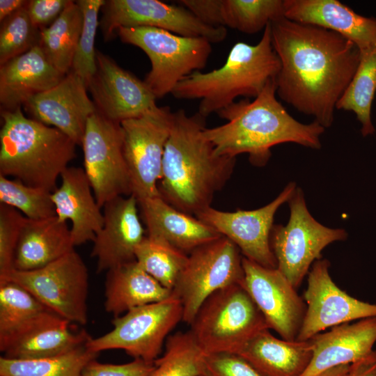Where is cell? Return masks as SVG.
<instances>
[{
	"mask_svg": "<svg viewBox=\"0 0 376 376\" xmlns=\"http://www.w3.org/2000/svg\"><path fill=\"white\" fill-rule=\"evenodd\" d=\"M270 29L281 62L276 94L323 127H330L360 62L359 49L334 31L285 17L270 22Z\"/></svg>",
	"mask_w": 376,
	"mask_h": 376,
	"instance_id": "1",
	"label": "cell"
},
{
	"mask_svg": "<svg viewBox=\"0 0 376 376\" xmlns=\"http://www.w3.org/2000/svg\"><path fill=\"white\" fill-rule=\"evenodd\" d=\"M205 118L173 112L158 183L160 196L175 208L196 216L211 206L214 194L230 178L236 159L219 155L204 136Z\"/></svg>",
	"mask_w": 376,
	"mask_h": 376,
	"instance_id": "2",
	"label": "cell"
},
{
	"mask_svg": "<svg viewBox=\"0 0 376 376\" xmlns=\"http://www.w3.org/2000/svg\"><path fill=\"white\" fill-rule=\"evenodd\" d=\"M276 79L269 80L253 101H235L217 112L227 123L205 127L204 136L219 155L236 157L246 153L250 162L265 166L271 148L284 143L320 149L324 127L315 121L304 124L295 119L277 100Z\"/></svg>",
	"mask_w": 376,
	"mask_h": 376,
	"instance_id": "3",
	"label": "cell"
},
{
	"mask_svg": "<svg viewBox=\"0 0 376 376\" xmlns=\"http://www.w3.org/2000/svg\"><path fill=\"white\" fill-rule=\"evenodd\" d=\"M280 69L269 23L256 45L235 43L221 68L191 73L178 83L172 94L178 99H200L198 113L206 118L238 97L256 98L269 80L276 78Z\"/></svg>",
	"mask_w": 376,
	"mask_h": 376,
	"instance_id": "4",
	"label": "cell"
},
{
	"mask_svg": "<svg viewBox=\"0 0 376 376\" xmlns=\"http://www.w3.org/2000/svg\"><path fill=\"white\" fill-rule=\"evenodd\" d=\"M0 175L53 192L76 157V143L59 130L26 117L21 107L1 110Z\"/></svg>",
	"mask_w": 376,
	"mask_h": 376,
	"instance_id": "5",
	"label": "cell"
},
{
	"mask_svg": "<svg viewBox=\"0 0 376 376\" xmlns=\"http://www.w3.org/2000/svg\"><path fill=\"white\" fill-rule=\"evenodd\" d=\"M189 325V331L205 355L237 354L255 335L270 329L244 284L212 293Z\"/></svg>",
	"mask_w": 376,
	"mask_h": 376,
	"instance_id": "6",
	"label": "cell"
},
{
	"mask_svg": "<svg viewBox=\"0 0 376 376\" xmlns=\"http://www.w3.org/2000/svg\"><path fill=\"white\" fill-rule=\"evenodd\" d=\"M116 34L149 58L151 69L143 81L157 99L172 93L181 80L204 68L212 52L211 42L204 38L182 36L155 27H123Z\"/></svg>",
	"mask_w": 376,
	"mask_h": 376,
	"instance_id": "7",
	"label": "cell"
},
{
	"mask_svg": "<svg viewBox=\"0 0 376 376\" xmlns=\"http://www.w3.org/2000/svg\"><path fill=\"white\" fill-rule=\"evenodd\" d=\"M288 203L290 212L288 222L285 226L274 224L270 246L276 268L297 289L311 265L322 259V250L332 242L346 240L347 233L343 228H328L316 221L299 187Z\"/></svg>",
	"mask_w": 376,
	"mask_h": 376,
	"instance_id": "8",
	"label": "cell"
},
{
	"mask_svg": "<svg viewBox=\"0 0 376 376\" xmlns=\"http://www.w3.org/2000/svg\"><path fill=\"white\" fill-rule=\"evenodd\" d=\"M241 251L228 238L221 236L188 254L172 292L180 299L182 321L190 324L205 300L214 292L234 284H244Z\"/></svg>",
	"mask_w": 376,
	"mask_h": 376,
	"instance_id": "9",
	"label": "cell"
},
{
	"mask_svg": "<svg viewBox=\"0 0 376 376\" xmlns=\"http://www.w3.org/2000/svg\"><path fill=\"white\" fill-rule=\"evenodd\" d=\"M183 309L173 292L169 297L132 308L112 320L113 329L96 338H91L86 347L96 353L112 349L123 350L134 359L154 361L160 354L167 336L182 321Z\"/></svg>",
	"mask_w": 376,
	"mask_h": 376,
	"instance_id": "10",
	"label": "cell"
},
{
	"mask_svg": "<svg viewBox=\"0 0 376 376\" xmlns=\"http://www.w3.org/2000/svg\"><path fill=\"white\" fill-rule=\"evenodd\" d=\"M0 280L22 285L46 308L70 322L87 323L88 272L75 249L39 269H13Z\"/></svg>",
	"mask_w": 376,
	"mask_h": 376,
	"instance_id": "11",
	"label": "cell"
},
{
	"mask_svg": "<svg viewBox=\"0 0 376 376\" xmlns=\"http://www.w3.org/2000/svg\"><path fill=\"white\" fill-rule=\"evenodd\" d=\"M173 120L170 107L157 105L142 116L120 123L132 194L137 200L160 196L158 183Z\"/></svg>",
	"mask_w": 376,
	"mask_h": 376,
	"instance_id": "12",
	"label": "cell"
},
{
	"mask_svg": "<svg viewBox=\"0 0 376 376\" xmlns=\"http://www.w3.org/2000/svg\"><path fill=\"white\" fill-rule=\"evenodd\" d=\"M81 146L84 169L101 208L116 197L132 195L120 123L96 111L87 120Z\"/></svg>",
	"mask_w": 376,
	"mask_h": 376,
	"instance_id": "13",
	"label": "cell"
},
{
	"mask_svg": "<svg viewBox=\"0 0 376 376\" xmlns=\"http://www.w3.org/2000/svg\"><path fill=\"white\" fill-rule=\"evenodd\" d=\"M100 26L105 41L120 28L149 26L187 37H202L211 43L227 36L224 26H212L196 18L183 6L157 0H107L102 8Z\"/></svg>",
	"mask_w": 376,
	"mask_h": 376,
	"instance_id": "14",
	"label": "cell"
},
{
	"mask_svg": "<svg viewBox=\"0 0 376 376\" xmlns=\"http://www.w3.org/2000/svg\"><path fill=\"white\" fill-rule=\"evenodd\" d=\"M296 188L295 182H289L274 201L258 209L225 212L210 206L195 217L231 240L243 257L263 267L276 268V260L270 246L274 218L278 209L288 202Z\"/></svg>",
	"mask_w": 376,
	"mask_h": 376,
	"instance_id": "15",
	"label": "cell"
},
{
	"mask_svg": "<svg viewBox=\"0 0 376 376\" xmlns=\"http://www.w3.org/2000/svg\"><path fill=\"white\" fill-rule=\"evenodd\" d=\"M329 267V261L322 258L311 267L303 295L306 313L296 340L307 341L327 328L376 317V304L356 299L338 288Z\"/></svg>",
	"mask_w": 376,
	"mask_h": 376,
	"instance_id": "16",
	"label": "cell"
},
{
	"mask_svg": "<svg viewBox=\"0 0 376 376\" xmlns=\"http://www.w3.org/2000/svg\"><path fill=\"white\" fill-rule=\"evenodd\" d=\"M244 286L263 315L269 329L281 338L296 340L306 304L297 289L277 268H267L244 257Z\"/></svg>",
	"mask_w": 376,
	"mask_h": 376,
	"instance_id": "17",
	"label": "cell"
},
{
	"mask_svg": "<svg viewBox=\"0 0 376 376\" xmlns=\"http://www.w3.org/2000/svg\"><path fill=\"white\" fill-rule=\"evenodd\" d=\"M97 111L114 122L142 116L157 106L156 97L132 73L96 51V72L87 85Z\"/></svg>",
	"mask_w": 376,
	"mask_h": 376,
	"instance_id": "18",
	"label": "cell"
},
{
	"mask_svg": "<svg viewBox=\"0 0 376 376\" xmlns=\"http://www.w3.org/2000/svg\"><path fill=\"white\" fill-rule=\"evenodd\" d=\"M87 86L70 71L52 88L36 95L23 105L30 118L54 127L81 145L88 118L97 111Z\"/></svg>",
	"mask_w": 376,
	"mask_h": 376,
	"instance_id": "19",
	"label": "cell"
},
{
	"mask_svg": "<svg viewBox=\"0 0 376 376\" xmlns=\"http://www.w3.org/2000/svg\"><path fill=\"white\" fill-rule=\"evenodd\" d=\"M138 207L132 194L116 197L103 206L104 224L91 252L97 258V272L136 260V249L146 236Z\"/></svg>",
	"mask_w": 376,
	"mask_h": 376,
	"instance_id": "20",
	"label": "cell"
},
{
	"mask_svg": "<svg viewBox=\"0 0 376 376\" xmlns=\"http://www.w3.org/2000/svg\"><path fill=\"white\" fill-rule=\"evenodd\" d=\"M70 324L47 310L0 341V350L3 357L13 359H41L66 353L91 338L84 330L72 332Z\"/></svg>",
	"mask_w": 376,
	"mask_h": 376,
	"instance_id": "21",
	"label": "cell"
},
{
	"mask_svg": "<svg viewBox=\"0 0 376 376\" xmlns=\"http://www.w3.org/2000/svg\"><path fill=\"white\" fill-rule=\"evenodd\" d=\"M285 17L334 31L363 55L376 46V18L365 17L337 0H284Z\"/></svg>",
	"mask_w": 376,
	"mask_h": 376,
	"instance_id": "22",
	"label": "cell"
},
{
	"mask_svg": "<svg viewBox=\"0 0 376 376\" xmlns=\"http://www.w3.org/2000/svg\"><path fill=\"white\" fill-rule=\"evenodd\" d=\"M308 340L312 357L301 376H316L334 367L350 365L373 350L376 317L334 327Z\"/></svg>",
	"mask_w": 376,
	"mask_h": 376,
	"instance_id": "23",
	"label": "cell"
},
{
	"mask_svg": "<svg viewBox=\"0 0 376 376\" xmlns=\"http://www.w3.org/2000/svg\"><path fill=\"white\" fill-rule=\"evenodd\" d=\"M61 178V185L52 192L56 217L62 222H72L70 232L75 246L93 242L103 226L104 215L84 169L68 166Z\"/></svg>",
	"mask_w": 376,
	"mask_h": 376,
	"instance_id": "24",
	"label": "cell"
},
{
	"mask_svg": "<svg viewBox=\"0 0 376 376\" xmlns=\"http://www.w3.org/2000/svg\"><path fill=\"white\" fill-rule=\"evenodd\" d=\"M137 201L147 236L164 241L187 255L222 236L196 217L171 206L160 196Z\"/></svg>",
	"mask_w": 376,
	"mask_h": 376,
	"instance_id": "25",
	"label": "cell"
},
{
	"mask_svg": "<svg viewBox=\"0 0 376 376\" xmlns=\"http://www.w3.org/2000/svg\"><path fill=\"white\" fill-rule=\"evenodd\" d=\"M65 77L47 60L40 47L0 65L1 110L22 107L33 96L57 85Z\"/></svg>",
	"mask_w": 376,
	"mask_h": 376,
	"instance_id": "26",
	"label": "cell"
},
{
	"mask_svg": "<svg viewBox=\"0 0 376 376\" xmlns=\"http://www.w3.org/2000/svg\"><path fill=\"white\" fill-rule=\"evenodd\" d=\"M67 222L56 216L43 219L26 218L17 243L13 269H39L74 250Z\"/></svg>",
	"mask_w": 376,
	"mask_h": 376,
	"instance_id": "27",
	"label": "cell"
},
{
	"mask_svg": "<svg viewBox=\"0 0 376 376\" xmlns=\"http://www.w3.org/2000/svg\"><path fill=\"white\" fill-rule=\"evenodd\" d=\"M237 354L263 376H301L311 360L312 347L309 340L280 339L265 329Z\"/></svg>",
	"mask_w": 376,
	"mask_h": 376,
	"instance_id": "28",
	"label": "cell"
},
{
	"mask_svg": "<svg viewBox=\"0 0 376 376\" xmlns=\"http://www.w3.org/2000/svg\"><path fill=\"white\" fill-rule=\"evenodd\" d=\"M171 294L134 260L107 271L104 308L118 317L132 308L166 299Z\"/></svg>",
	"mask_w": 376,
	"mask_h": 376,
	"instance_id": "29",
	"label": "cell"
},
{
	"mask_svg": "<svg viewBox=\"0 0 376 376\" xmlns=\"http://www.w3.org/2000/svg\"><path fill=\"white\" fill-rule=\"evenodd\" d=\"M82 25V12L76 1H70L53 23L40 31L39 46L49 63L64 75L71 70Z\"/></svg>",
	"mask_w": 376,
	"mask_h": 376,
	"instance_id": "30",
	"label": "cell"
},
{
	"mask_svg": "<svg viewBox=\"0 0 376 376\" xmlns=\"http://www.w3.org/2000/svg\"><path fill=\"white\" fill-rule=\"evenodd\" d=\"M86 344L66 353L47 358L13 359L2 356L0 357V375L81 376L84 366L98 354L89 350Z\"/></svg>",
	"mask_w": 376,
	"mask_h": 376,
	"instance_id": "31",
	"label": "cell"
},
{
	"mask_svg": "<svg viewBox=\"0 0 376 376\" xmlns=\"http://www.w3.org/2000/svg\"><path fill=\"white\" fill-rule=\"evenodd\" d=\"M376 92V46L361 55L357 71L347 88L337 103L336 109L354 112L361 123L363 136L375 132L371 108Z\"/></svg>",
	"mask_w": 376,
	"mask_h": 376,
	"instance_id": "32",
	"label": "cell"
},
{
	"mask_svg": "<svg viewBox=\"0 0 376 376\" xmlns=\"http://www.w3.org/2000/svg\"><path fill=\"white\" fill-rule=\"evenodd\" d=\"M205 356L189 331H178L168 336L149 376H201Z\"/></svg>",
	"mask_w": 376,
	"mask_h": 376,
	"instance_id": "33",
	"label": "cell"
},
{
	"mask_svg": "<svg viewBox=\"0 0 376 376\" xmlns=\"http://www.w3.org/2000/svg\"><path fill=\"white\" fill-rule=\"evenodd\" d=\"M187 256L166 242L147 235L135 252L136 260L140 266L171 291L186 264Z\"/></svg>",
	"mask_w": 376,
	"mask_h": 376,
	"instance_id": "34",
	"label": "cell"
},
{
	"mask_svg": "<svg viewBox=\"0 0 376 376\" xmlns=\"http://www.w3.org/2000/svg\"><path fill=\"white\" fill-rule=\"evenodd\" d=\"M47 310L22 285L0 280V341Z\"/></svg>",
	"mask_w": 376,
	"mask_h": 376,
	"instance_id": "35",
	"label": "cell"
},
{
	"mask_svg": "<svg viewBox=\"0 0 376 376\" xmlns=\"http://www.w3.org/2000/svg\"><path fill=\"white\" fill-rule=\"evenodd\" d=\"M285 17L284 0H223L224 26L253 34Z\"/></svg>",
	"mask_w": 376,
	"mask_h": 376,
	"instance_id": "36",
	"label": "cell"
},
{
	"mask_svg": "<svg viewBox=\"0 0 376 376\" xmlns=\"http://www.w3.org/2000/svg\"><path fill=\"white\" fill-rule=\"evenodd\" d=\"M0 203L15 208L30 219L56 216L52 192L0 175Z\"/></svg>",
	"mask_w": 376,
	"mask_h": 376,
	"instance_id": "37",
	"label": "cell"
},
{
	"mask_svg": "<svg viewBox=\"0 0 376 376\" xmlns=\"http://www.w3.org/2000/svg\"><path fill=\"white\" fill-rule=\"evenodd\" d=\"M83 14V25L70 71L80 77L88 85L96 72L95 38L100 25L99 11L104 0H77Z\"/></svg>",
	"mask_w": 376,
	"mask_h": 376,
	"instance_id": "38",
	"label": "cell"
},
{
	"mask_svg": "<svg viewBox=\"0 0 376 376\" xmlns=\"http://www.w3.org/2000/svg\"><path fill=\"white\" fill-rule=\"evenodd\" d=\"M1 23L0 65L39 45L40 30L32 23L26 6Z\"/></svg>",
	"mask_w": 376,
	"mask_h": 376,
	"instance_id": "39",
	"label": "cell"
},
{
	"mask_svg": "<svg viewBox=\"0 0 376 376\" xmlns=\"http://www.w3.org/2000/svg\"><path fill=\"white\" fill-rule=\"evenodd\" d=\"M26 219L15 208L0 204V276L13 269L15 253Z\"/></svg>",
	"mask_w": 376,
	"mask_h": 376,
	"instance_id": "40",
	"label": "cell"
},
{
	"mask_svg": "<svg viewBox=\"0 0 376 376\" xmlns=\"http://www.w3.org/2000/svg\"><path fill=\"white\" fill-rule=\"evenodd\" d=\"M203 376H263L235 354L206 355Z\"/></svg>",
	"mask_w": 376,
	"mask_h": 376,
	"instance_id": "41",
	"label": "cell"
},
{
	"mask_svg": "<svg viewBox=\"0 0 376 376\" xmlns=\"http://www.w3.org/2000/svg\"><path fill=\"white\" fill-rule=\"evenodd\" d=\"M155 366V361L141 359L123 364L101 363L95 359L84 366L81 376H149Z\"/></svg>",
	"mask_w": 376,
	"mask_h": 376,
	"instance_id": "42",
	"label": "cell"
},
{
	"mask_svg": "<svg viewBox=\"0 0 376 376\" xmlns=\"http://www.w3.org/2000/svg\"><path fill=\"white\" fill-rule=\"evenodd\" d=\"M70 2L69 0H31L26 10L33 25L41 31L59 17Z\"/></svg>",
	"mask_w": 376,
	"mask_h": 376,
	"instance_id": "43",
	"label": "cell"
},
{
	"mask_svg": "<svg viewBox=\"0 0 376 376\" xmlns=\"http://www.w3.org/2000/svg\"><path fill=\"white\" fill-rule=\"evenodd\" d=\"M178 2L203 23L216 27L224 26L223 0H182Z\"/></svg>",
	"mask_w": 376,
	"mask_h": 376,
	"instance_id": "44",
	"label": "cell"
},
{
	"mask_svg": "<svg viewBox=\"0 0 376 376\" xmlns=\"http://www.w3.org/2000/svg\"><path fill=\"white\" fill-rule=\"evenodd\" d=\"M345 376H376V351L350 364Z\"/></svg>",
	"mask_w": 376,
	"mask_h": 376,
	"instance_id": "45",
	"label": "cell"
},
{
	"mask_svg": "<svg viewBox=\"0 0 376 376\" xmlns=\"http://www.w3.org/2000/svg\"><path fill=\"white\" fill-rule=\"evenodd\" d=\"M29 1L24 0H1L0 1V21L6 19L25 7Z\"/></svg>",
	"mask_w": 376,
	"mask_h": 376,
	"instance_id": "46",
	"label": "cell"
},
{
	"mask_svg": "<svg viewBox=\"0 0 376 376\" xmlns=\"http://www.w3.org/2000/svg\"><path fill=\"white\" fill-rule=\"evenodd\" d=\"M350 365H341L328 369L316 376H345Z\"/></svg>",
	"mask_w": 376,
	"mask_h": 376,
	"instance_id": "47",
	"label": "cell"
},
{
	"mask_svg": "<svg viewBox=\"0 0 376 376\" xmlns=\"http://www.w3.org/2000/svg\"><path fill=\"white\" fill-rule=\"evenodd\" d=\"M201 376H203V375H201Z\"/></svg>",
	"mask_w": 376,
	"mask_h": 376,
	"instance_id": "48",
	"label": "cell"
}]
</instances>
